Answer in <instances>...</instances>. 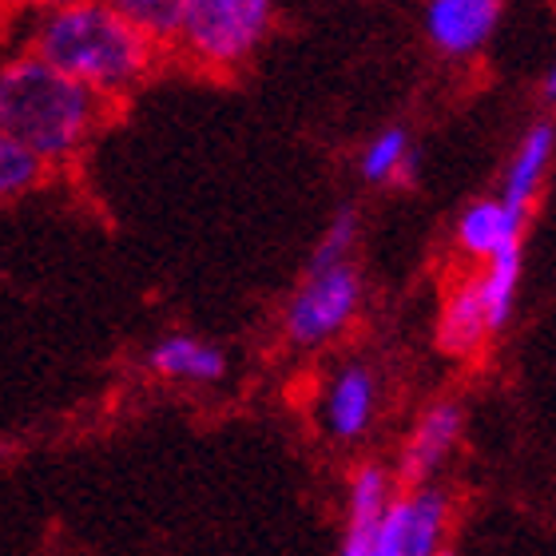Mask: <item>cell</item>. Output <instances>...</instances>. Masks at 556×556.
<instances>
[{"instance_id":"obj_1","label":"cell","mask_w":556,"mask_h":556,"mask_svg":"<svg viewBox=\"0 0 556 556\" xmlns=\"http://www.w3.org/2000/svg\"><path fill=\"white\" fill-rule=\"evenodd\" d=\"M163 48L131 28L104 0H80L68 9L40 12L28 56L84 84L96 96H124L148 80Z\"/></svg>"},{"instance_id":"obj_2","label":"cell","mask_w":556,"mask_h":556,"mask_svg":"<svg viewBox=\"0 0 556 556\" xmlns=\"http://www.w3.org/2000/svg\"><path fill=\"white\" fill-rule=\"evenodd\" d=\"M104 124V96L60 76L36 56L0 68V136L45 163H68Z\"/></svg>"},{"instance_id":"obj_3","label":"cell","mask_w":556,"mask_h":556,"mask_svg":"<svg viewBox=\"0 0 556 556\" xmlns=\"http://www.w3.org/2000/svg\"><path fill=\"white\" fill-rule=\"evenodd\" d=\"M275 24V0H184L172 48L195 68L235 72L255 56Z\"/></svg>"},{"instance_id":"obj_4","label":"cell","mask_w":556,"mask_h":556,"mask_svg":"<svg viewBox=\"0 0 556 556\" xmlns=\"http://www.w3.org/2000/svg\"><path fill=\"white\" fill-rule=\"evenodd\" d=\"M362 311V275L354 263L330 270H306L302 287L287 302L282 330L294 346L314 350L338 338Z\"/></svg>"},{"instance_id":"obj_5","label":"cell","mask_w":556,"mask_h":556,"mask_svg":"<svg viewBox=\"0 0 556 556\" xmlns=\"http://www.w3.org/2000/svg\"><path fill=\"white\" fill-rule=\"evenodd\" d=\"M465 429V409L457 402H433L426 414L417 417V426L409 429L402 457H397V477L409 489L429 485V477L438 473L445 457L457 450Z\"/></svg>"},{"instance_id":"obj_6","label":"cell","mask_w":556,"mask_h":556,"mask_svg":"<svg viewBox=\"0 0 556 556\" xmlns=\"http://www.w3.org/2000/svg\"><path fill=\"white\" fill-rule=\"evenodd\" d=\"M374 414H378V378L370 366L350 362L326 382L318 421H323L326 438L334 441H358L370 433Z\"/></svg>"},{"instance_id":"obj_7","label":"cell","mask_w":556,"mask_h":556,"mask_svg":"<svg viewBox=\"0 0 556 556\" xmlns=\"http://www.w3.org/2000/svg\"><path fill=\"white\" fill-rule=\"evenodd\" d=\"M501 24V0H429L426 36L445 56H473L493 40Z\"/></svg>"},{"instance_id":"obj_8","label":"cell","mask_w":556,"mask_h":556,"mask_svg":"<svg viewBox=\"0 0 556 556\" xmlns=\"http://www.w3.org/2000/svg\"><path fill=\"white\" fill-rule=\"evenodd\" d=\"M553 148H556V128L548 119H536L533 128L525 131L517 151H513L509 167H505V184H501V203L517 215L529 219L541 187H545V175L553 167Z\"/></svg>"},{"instance_id":"obj_9","label":"cell","mask_w":556,"mask_h":556,"mask_svg":"<svg viewBox=\"0 0 556 556\" xmlns=\"http://www.w3.org/2000/svg\"><path fill=\"white\" fill-rule=\"evenodd\" d=\"M390 489L394 477L386 473L382 465H362L354 481H350V509H346V533H342V548L338 556H366L370 541L378 533L382 513L390 509Z\"/></svg>"},{"instance_id":"obj_10","label":"cell","mask_w":556,"mask_h":556,"mask_svg":"<svg viewBox=\"0 0 556 556\" xmlns=\"http://www.w3.org/2000/svg\"><path fill=\"white\" fill-rule=\"evenodd\" d=\"M525 223L529 219L509 211L501 199H477L457 219V247L473 263H485V258H493L505 247H521Z\"/></svg>"},{"instance_id":"obj_11","label":"cell","mask_w":556,"mask_h":556,"mask_svg":"<svg viewBox=\"0 0 556 556\" xmlns=\"http://www.w3.org/2000/svg\"><path fill=\"white\" fill-rule=\"evenodd\" d=\"M148 366L167 382L211 386L227 374V354L195 334H167L148 350Z\"/></svg>"},{"instance_id":"obj_12","label":"cell","mask_w":556,"mask_h":556,"mask_svg":"<svg viewBox=\"0 0 556 556\" xmlns=\"http://www.w3.org/2000/svg\"><path fill=\"white\" fill-rule=\"evenodd\" d=\"M493 334L485 318V306L477 299L473 275L462 278L457 287L445 290L441 299V314H438V346L441 354L450 358H469L477 350L485 346V338Z\"/></svg>"},{"instance_id":"obj_13","label":"cell","mask_w":556,"mask_h":556,"mask_svg":"<svg viewBox=\"0 0 556 556\" xmlns=\"http://www.w3.org/2000/svg\"><path fill=\"white\" fill-rule=\"evenodd\" d=\"M521 267H525L521 247H505V251H497L493 258H485L481 270L473 275L477 299H481V306H485V318H489V330H493V334L513 318L517 287H521Z\"/></svg>"},{"instance_id":"obj_14","label":"cell","mask_w":556,"mask_h":556,"mask_svg":"<svg viewBox=\"0 0 556 556\" xmlns=\"http://www.w3.org/2000/svg\"><path fill=\"white\" fill-rule=\"evenodd\" d=\"M445 529H450V497L433 485L414 489L406 497V553L402 556H450Z\"/></svg>"},{"instance_id":"obj_15","label":"cell","mask_w":556,"mask_h":556,"mask_svg":"<svg viewBox=\"0 0 556 556\" xmlns=\"http://www.w3.org/2000/svg\"><path fill=\"white\" fill-rule=\"evenodd\" d=\"M362 179L366 184H414L417 179V151L409 143L406 128H386L362 148Z\"/></svg>"},{"instance_id":"obj_16","label":"cell","mask_w":556,"mask_h":556,"mask_svg":"<svg viewBox=\"0 0 556 556\" xmlns=\"http://www.w3.org/2000/svg\"><path fill=\"white\" fill-rule=\"evenodd\" d=\"M112 9L148 36L155 48H172L175 28H179V12H184V0H104Z\"/></svg>"},{"instance_id":"obj_17","label":"cell","mask_w":556,"mask_h":556,"mask_svg":"<svg viewBox=\"0 0 556 556\" xmlns=\"http://www.w3.org/2000/svg\"><path fill=\"white\" fill-rule=\"evenodd\" d=\"M358 207H338L334 219L326 223L323 239L314 247L311 255V267L306 270H330V267H342L350 263V251L358 247Z\"/></svg>"},{"instance_id":"obj_18","label":"cell","mask_w":556,"mask_h":556,"mask_svg":"<svg viewBox=\"0 0 556 556\" xmlns=\"http://www.w3.org/2000/svg\"><path fill=\"white\" fill-rule=\"evenodd\" d=\"M45 163L28 155L21 143H12V139L0 136V203L4 199H16L24 191H33L40 179H45Z\"/></svg>"},{"instance_id":"obj_19","label":"cell","mask_w":556,"mask_h":556,"mask_svg":"<svg viewBox=\"0 0 556 556\" xmlns=\"http://www.w3.org/2000/svg\"><path fill=\"white\" fill-rule=\"evenodd\" d=\"M406 553V497H394L378 521V533L366 556H402Z\"/></svg>"},{"instance_id":"obj_20","label":"cell","mask_w":556,"mask_h":556,"mask_svg":"<svg viewBox=\"0 0 556 556\" xmlns=\"http://www.w3.org/2000/svg\"><path fill=\"white\" fill-rule=\"evenodd\" d=\"M16 4L36 12H56V9H68V4H80V0H16Z\"/></svg>"},{"instance_id":"obj_21","label":"cell","mask_w":556,"mask_h":556,"mask_svg":"<svg viewBox=\"0 0 556 556\" xmlns=\"http://www.w3.org/2000/svg\"><path fill=\"white\" fill-rule=\"evenodd\" d=\"M553 88H556V72L553 68H548V76H545V100H548V104H553Z\"/></svg>"}]
</instances>
